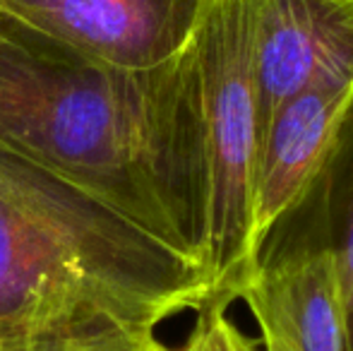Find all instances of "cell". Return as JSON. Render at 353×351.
<instances>
[{
  "label": "cell",
  "instance_id": "2",
  "mask_svg": "<svg viewBox=\"0 0 353 351\" xmlns=\"http://www.w3.org/2000/svg\"><path fill=\"white\" fill-rule=\"evenodd\" d=\"M207 296L197 265L0 147V351L82 308L157 328Z\"/></svg>",
  "mask_w": 353,
  "mask_h": 351
},
{
  "label": "cell",
  "instance_id": "7",
  "mask_svg": "<svg viewBox=\"0 0 353 351\" xmlns=\"http://www.w3.org/2000/svg\"><path fill=\"white\" fill-rule=\"evenodd\" d=\"M351 108L353 87L305 89L283 101L265 126L252 200L257 260L272 229L320 174Z\"/></svg>",
  "mask_w": 353,
  "mask_h": 351
},
{
  "label": "cell",
  "instance_id": "11",
  "mask_svg": "<svg viewBox=\"0 0 353 351\" xmlns=\"http://www.w3.org/2000/svg\"><path fill=\"white\" fill-rule=\"evenodd\" d=\"M245 351H257V347L250 342V339H248V342H245Z\"/></svg>",
  "mask_w": 353,
  "mask_h": 351
},
{
  "label": "cell",
  "instance_id": "9",
  "mask_svg": "<svg viewBox=\"0 0 353 351\" xmlns=\"http://www.w3.org/2000/svg\"><path fill=\"white\" fill-rule=\"evenodd\" d=\"M154 330L103 308H82L51 320L8 351H183L166 347Z\"/></svg>",
  "mask_w": 353,
  "mask_h": 351
},
{
  "label": "cell",
  "instance_id": "8",
  "mask_svg": "<svg viewBox=\"0 0 353 351\" xmlns=\"http://www.w3.org/2000/svg\"><path fill=\"white\" fill-rule=\"evenodd\" d=\"M298 205L312 207V212L320 214V231L305 239H286L283 243L305 241L327 245L334 253L349 323V351H353V108L320 174Z\"/></svg>",
  "mask_w": 353,
  "mask_h": 351
},
{
  "label": "cell",
  "instance_id": "1",
  "mask_svg": "<svg viewBox=\"0 0 353 351\" xmlns=\"http://www.w3.org/2000/svg\"><path fill=\"white\" fill-rule=\"evenodd\" d=\"M0 147L210 277V159L192 43L163 66L118 68L0 10Z\"/></svg>",
  "mask_w": 353,
  "mask_h": 351
},
{
  "label": "cell",
  "instance_id": "6",
  "mask_svg": "<svg viewBox=\"0 0 353 351\" xmlns=\"http://www.w3.org/2000/svg\"><path fill=\"white\" fill-rule=\"evenodd\" d=\"M241 299L260 325L265 351H349L339 267L327 245H265Z\"/></svg>",
  "mask_w": 353,
  "mask_h": 351
},
{
  "label": "cell",
  "instance_id": "10",
  "mask_svg": "<svg viewBox=\"0 0 353 351\" xmlns=\"http://www.w3.org/2000/svg\"><path fill=\"white\" fill-rule=\"evenodd\" d=\"M248 337L241 334L226 318V308L216 303H202L197 308V323L183 351H245Z\"/></svg>",
  "mask_w": 353,
  "mask_h": 351
},
{
  "label": "cell",
  "instance_id": "5",
  "mask_svg": "<svg viewBox=\"0 0 353 351\" xmlns=\"http://www.w3.org/2000/svg\"><path fill=\"white\" fill-rule=\"evenodd\" d=\"M262 130L305 89L353 87V0H248Z\"/></svg>",
  "mask_w": 353,
  "mask_h": 351
},
{
  "label": "cell",
  "instance_id": "4",
  "mask_svg": "<svg viewBox=\"0 0 353 351\" xmlns=\"http://www.w3.org/2000/svg\"><path fill=\"white\" fill-rule=\"evenodd\" d=\"M34 32L118 68H157L192 43L205 0H0Z\"/></svg>",
  "mask_w": 353,
  "mask_h": 351
},
{
  "label": "cell",
  "instance_id": "3",
  "mask_svg": "<svg viewBox=\"0 0 353 351\" xmlns=\"http://www.w3.org/2000/svg\"><path fill=\"white\" fill-rule=\"evenodd\" d=\"M192 46L210 159V296L205 303L228 308L257 270L252 200L262 116L248 0H205Z\"/></svg>",
  "mask_w": 353,
  "mask_h": 351
}]
</instances>
